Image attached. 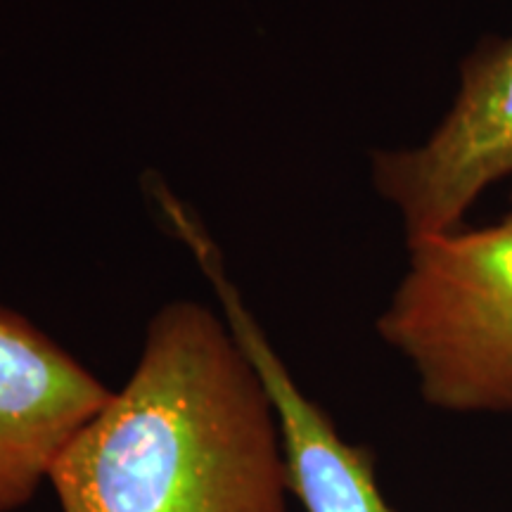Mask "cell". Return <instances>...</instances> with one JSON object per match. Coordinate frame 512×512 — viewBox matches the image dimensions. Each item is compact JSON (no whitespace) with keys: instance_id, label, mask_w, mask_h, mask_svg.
<instances>
[{"instance_id":"cell-1","label":"cell","mask_w":512,"mask_h":512,"mask_svg":"<svg viewBox=\"0 0 512 512\" xmlns=\"http://www.w3.org/2000/svg\"><path fill=\"white\" fill-rule=\"evenodd\" d=\"M62 512H287L268 392L226 318L178 299L50 472Z\"/></svg>"},{"instance_id":"cell-2","label":"cell","mask_w":512,"mask_h":512,"mask_svg":"<svg viewBox=\"0 0 512 512\" xmlns=\"http://www.w3.org/2000/svg\"><path fill=\"white\" fill-rule=\"evenodd\" d=\"M377 332L448 413H512V214L408 240Z\"/></svg>"},{"instance_id":"cell-3","label":"cell","mask_w":512,"mask_h":512,"mask_svg":"<svg viewBox=\"0 0 512 512\" xmlns=\"http://www.w3.org/2000/svg\"><path fill=\"white\" fill-rule=\"evenodd\" d=\"M512 176V38L467 57L446 117L425 143L373 155L375 190L408 240L458 228L491 185Z\"/></svg>"},{"instance_id":"cell-4","label":"cell","mask_w":512,"mask_h":512,"mask_svg":"<svg viewBox=\"0 0 512 512\" xmlns=\"http://www.w3.org/2000/svg\"><path fill=\"white\" fill-rule=\"evenodd\" d=\"M152 197L209 278L230 332L264 382L283 437L290 494L306 512H394L377 484L373 451L344 439L330 415L294 382L238 287L230 283L219 247L200 219L166 185Z\"/></svg>"},{"instance_id":"cell-5","label":"cell","mask_w":512,"mask_h":512,"mask_svg":"<svg viewBox=\"0 0 512 512\" xmlns=\"http://www.w3.org/2000/svg\"><path fill=\"white\" fill-rule=\"evenodd\" d=\"M110 394L53 337L0 306V512L34 501L60 453Z\"/></svg>"}]
</instances>
